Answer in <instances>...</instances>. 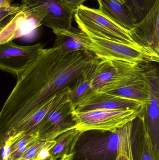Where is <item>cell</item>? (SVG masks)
Returning <instances> with one entry per match:
<instances>
[{
  "label": "cell",
  "mask_w": 159,
  "mask_h": 160,
  "mask_svg": "<svg viewBox=\"0 0 159 160\" xmlns=\"http://www.w3.org/2000/svg\"><path fill=\"white\" fill-rule=\"evenodd\" d=\"M98 59L89 51L63 54L57 48L46 49L27 69L16 76V83L0 111V150L17 135L28 118L58 91L71 87Z\"/></svg>",
  "instance_id": "1"
},
{
  "label": "cell",
  "mask_w": 159,
  "mask_h": 160,
  "mask_svg": "<svg viewBox=\"0 0 159 160\" xmlns=\"http://www.w3.org/2000/svg\"><path fill=\"white\" fill-rule=\"evenodd\" d=\"M122 128L82 131L72 151V160H116Z\"/></svg>",
  "instance_id": "2"
},
{
  "label": "cell",
  "mask_w": 159,
  "mask_h": 160,
  "mask_svg": "<svg viewBox=\"0 0 159 160\" xmlns=\"http://www.w3.org/2000/svg\"><path fill=\"white\" fill-rule=\"evenodd\" d=\"M85 32L90 38L89 51L99 60H115L135 65L159 63V54L152 49L117 42Z\"/></svg>",
  "instance_id": "3"
},
{
  "label": "cell",
  "mask_w": 159,
  "mask_h": 160,
  "mask_svg": "<svg viewBox=\"0 0 159 160\" xmlns=\"http://www.w3.org/2000/svg\"><path fill=\"white\" fill-rule=\"evenodd\" d=\"M143 65L115 60H98L91 77L94 91L107 92L142 77Z\"/></svg>",
  "instance_id": "4"
},
{
  "label": "cell",
  "mask_w": 159,
  "mask_h": 160,
  "mask_svg": "<svg viewBox=\"0 0 159 160\" xmlns=\"http://www.w3.org/2000/svg\"><path fill=\"white\" fill-rule=\"evenodd\" d=\"M74 15L78 28L83 32L117 42L136 45L129 35L128 31L120 27L99 9L82 5L77 8Z\"/></svg>",
  "instance_id": "5"
},
{
  "label": "cell",
  "mask_w": 159,
  "mask_h": 160,
  "mask_svg": "<svg viewBox=\"0 0 159 160\" xmlns=\"http://www.w3.org/2000/svg\"><path fill=\"white\" fill-rule=\"evenodd\" d=\"M140 112L131 110H98L85 112L76 111L77 121L76 128L82 131L90 130H115L134 120Z\"/></svg>",
  "instance_id": "6"
},
{
  "label": "cell",
  "mask_w": 159,
  "mask_h": 160,
  "mask_svg": "<svg viewBox=\"0 0 159 160\" xmlns=\"http://www.w3.org/2000/svg\"><path fill=\"white\" fill-rule=\"evenodd\" d=\"M44 45H17L12 41L0 45V70L17 76L30 66L44 52Z\"/></svg>",
  "instance_id": "7"
},
{
  "label": "cell",
  "mask_w": 159,
  "mask_h": 160,
  "mask_svg": "<svg viewBox=\"0 0 159 160\" xmlns=\"http://www.w3.org/2000/svg\"><path fill=\"white\" fill-rule=\"evenodd\" d=\"M149 90L148 101L142 111L155 154L159 156V78L157 68L151 63L143 65Z\"/></svg>",
  "instance_id": "8"
},
{
  "label": "cell",
  "mask_w": 159,
  "mask_h": 160,
  "mask_svg": "<svg viewBox=\"0 0 159 160\" xmlns=\"http://www.w3.org/2000/svg\"><path fill=\"white\" fill-rule=\"evenodd\" d=\"M46 15L43 6H27L21 11L10 16L3 22L0 29V45L30 34L41 26Z\"/></svg>",
  "instance_id": "9"
},
{
  "label": "cell",
  "mask_w": 159,
  "mask_h": 160,
  "mask_svg": "<svg viewBox=\"0 0 159 160\" xmlns=\"http://www.w3.org/2000/svg\"><path fill=\"white\" fill-rule=\"evenodd\" d=\"M77 125L75 109L69 99L52 110L42 120L37 130L38 139L47 142L53 141Z\"/></svg>",
  "instance_id": "10"
},
{
  "label": "cell",
  "mask_w": 159,
  "mask_h": 160,
  "mask_svg": "<svg viewBox=\"0 0 159 160\" xmlns=\"http://www.w3.org/2000/svg\"><path fill=\"white\" fill-rule=\"evenodd\" d=\"M159 0L143 19L135 23L129 35L136 45L159 52Z\"/></svg>",
  "instance_id": "11"
},
{
  "label": "cell",
  "mask_w": 159,
  "mask_h": 160,
  "mask_svg": "<svg viewBox=\"0 0 159 160\" xmlns=\"http://www.w3.org/2000/svg\"><path fill=\"white\" fill-rule=\"evenodd\" d=\"M141 102L105 92H95L91 94L76 107L77 112L98 110H131L141 111Z\"/></svg>",
  "instance_id": "12"
},
{
  "label": "cell",
  "mask_w": 159,
  "mask_h": 160,
  "mask_svg": "<svg viewBox=\"0 0 159 160\" xmlns=\"http://www.w3.org/2000/svg\"><path fill=\"white\" fill-rule=\"evenodd\" d=\"M27 6H43L46 15L41 22V25L51 28L52 31L69 30L74 13L71 11L62 0H21Z\"/></svg>",
  "instance_id": "13"
},
{
  "label": "cell",
  "mask_w": 159,
  "mask_h": 160,
  "mask_svg": "<svg viewBox=\"0 0 159 160\" xmlns=\"http://www.w3.org/2000/svg\"><path fill=\"white\" fill-rule=\"evenodd\" d=\"M70 91V87H66L48 99L21 126L16 138L23 135L37 134L38 126L42 120L52 110L69 100Z\"/></svg>",
  "instance_id": "14"
},
{
  "label": "cell",
  "mask_w": 159,
  "mask_h": 160,
  "mask_svg": "<svg viewBox=\"0 0 159 160\" xmlns=\"http://www.w3.org/2000/svg\"><path fill=\"white\" fill-rule=\"evenodd\" d=\"M53 32L57 36L53 47L58 48L63 54L89 51L90 38L80 29L72 27L69 30H55Z\"/></svg>",
  "instance_id": "15"
},
{
  "label": "cell",
  "mask_w": 159,
  "mask_h": 160,
  "mask_svg": "<svg viewBox=\"0 0 159 160\" xmlns=\"http://www.w3.org/2000/svg\"><path fill=\"white\" fill-rule=\"evenodd\" d=\"M98 9L127 31L133 28L135 21L125 0H97Z\"/></svg>",
  "instance_id": "16"
},
{
  "label": "cell",
  "mask_w": 159,
  "mask_h": 160,
  "mask_svg": "<svg viewBox=\"0 0 159 160\" xmlns=\"http://www.w3.org/2000/svg\"><path fill=\"white\" fill-rule=\"evenodd\" d=\"M105 93L134 100L144 105L148 101L149 90L143 73V77L136 78L122 86Z\"/></svg>",
  "instance_id": "17"
},
{
  "label": "cell",
  "mask_w": 159,
  "mask_h": 160,
  "mask_svg": "<svg viewBox=\"0 0 159 160\" xmlns=\"http://www.w3.org/2000/svg\"><path fill=\"white\" fill-rule=\"evenodd\" d=\"M82 132L75 128L56 137L54 140L56 143L50 151L52 160H59L64 157L72 155L76 142Z\"/></svg>",
  "instance_id": "18"
},
{
  "label": "cell",
  "mask_w": 159,
  "mask_h": 160,
  "mask_svg": "<svg viewBox=\"0 0 159 160\" xmlns=\"http://www.w3.org/2000/svg\"><path fill=\"white\" fill-rule=\"evenodd\" d=\"M95 65L88 70L83 72L70 87L69 99L75 109L80 102L95 92L91 79V72Z\"/></svg>",
  "instance_id": "19"
},
{
  "label": "cell",
  "mask_w": 159,
  "mask_h": 160,
  "mask_svg": "<svg viewBox=\"0 0 159 160\" xmlns=\"http://www.w3.org/2000/svg\"><path fill=\"white\" fill-rule=\"evenodd\" d=\"M132 154L133 160H159V156L155 154L147 127L143 134L133 143Z\"/></svg>",
  "instance_id": "20"
},
{
  "label": "cell",
  "mask_w": 159,
  "mask_h": 160,
  "mask_svg": "<svg viewBox=\"0 0 159 160\" xmlns=\"http://www.w3.org/2000/svg\"><path fill=\"white\" fill-rule=\"evenodd\" d=\"M37 134L23 135L16 138L9 145L8 160H19L24 152L38 140Z\"/></svg>",
  "instance_id": "21"
},
{
  "label": "cell",
  "mask_w": 159,
  "mask_h": 160,
  "mask_svg": "<svg viewBox=\"0 0 159 160\" xmlns=\"http://www.w3.org/2000/svg\"><path fill=\"white\" fill-rule=\"evenodd\" d=\"M133 121H130L122 128L116 160H133L131 145V133Z\"/></svg>",
  "instance_id": "22"
},
{
  "label": "cell",
  "mask_w": 159,
  "mask_h": 160,
  "mask_svg": "<svg viewBox=\"0 0 159 160\" xmlns=\"http://www.w3.org/2000/svg\"><path fill=\"white\" fill-rule=\"evenodd\" d=\"M135 21L138 23L151 10L157 0H125Z\"/></svg>",
  "instance_id": "23"
},
{
  "label": "cell",
  "mask_w": 159,
  "mask_h": 160,
  "mask_svg": "<svg viewBox=\"0 0 159 160\" xmlns=\"http://www.w3.org/2000/svg\"><path fill=\"white\" fill-rule=\"evenodd\" d=\"M49 142L41 141L38 139L35 143L30 147L24 152L19 160L35 159L39 151L47 144Z\"/></svg>",
  "instance_id": "24"
},
{
  "label": "cell",
  "mask_w": 159,
  "mask_h": 160,
  "mask_svg": "<svg viewBox=\"0 0 159 160\" xmlns=\"http://www.w3.org/2000/svg\"><path fill=\"white\" fill-rule=\"evenodd\" d=\"M26 7V6L23 4L16 6L7 5L1 7H0V23L7 17L21 11Z\"/></svg>",
  "instance_id": "25"
},
{
  "label": "cell",
  "mask_w": 159,
  "mask_h": 160,
  "mask_svg": "<svg viewBox=\"0 0 159 160\" xmlns=\"http://www.w3.org/2000/svg\"><path fill=\"white\" fill-rule=\"evenodd\" d=\"M55 143L56 142L54 140L49 141L47 144L39 151L35 160H45L52 158L50 153V149L54 146Z\"/></svg>",
  "instance_id": "26"
},
{
  "label": "cell",
  "mask_w": 159,
  "mask_h": 160,
  "mask_svg": "<svg viewBox=\"0 0 159 160\" xmlns=\"http://www.w3.org/2000/svg\"><path fill=\"white\" fill-rule=\"evenodd\" d=\"M66 6L73 13H75L77 8L83 5L87 0H62Z\"/></svg>",
  "instance_id": "27"
},
{
  "label": "cell",
  "mask_w": 159,
  "mask_h": 160,
  "mask_svg": "<svg viewBox=\"0 0 159 160\" xmlns=\"http://www.w3.org/2000/svg\"><path fill=\"white\" fill-rule=\"evenodd\" d=\"M14 0H0V7L3 6L11 5Z\"/></svg>",
  "instance_id": "28"
},
{
  "label": "cell",
  "mask_w": 159,
  "mask_h": 160,
  "mask_svg": "<svg viewBox=\"0 0 159 160\" xmlns=\"http://www.w3.org/2000/svg\"><path fill=\"white\" fill-rule=\"evenodd\" d=\"M59 160H72V155L64 157V158L61 159Z\"/></svg>",
  "instance_id": "29"
},
{
  "label": "cell",
  "mask_w": 159,
  "mask_h": 160,
  "mask_svg": "<svg viewBox=\"0 0 159 160\" xmlns=\"http://www.w3.org/2000/svg\"><path fill=\"white\" fill-rule=\"evenodd\" d=\"M36 160L35 159V160ZM45 160H52V158H50L48 159H47Z\"/></svg>",
  "instance_id": "30"
}]
</instances>
